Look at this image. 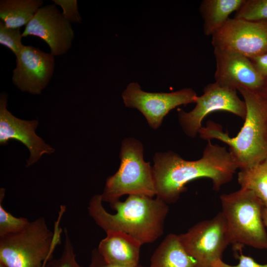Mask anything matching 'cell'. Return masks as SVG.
Returning a JSON list of instances; mask_svg holds the SVG:
<instances>
[{"instance_id":"9","label":"cell","mask_w":267,"mask_h":267,"mask_svg":"<svg viewBox=\"0 0 267 267\" xmlns=\"http://www.w3.org/2000/svg\"><path fill=\"white\" fill-rule=\"evenodd\" d=\"M194 108L189 112L180 110L178 121L184 133L194 138L202 127L204 118L217 111L230 112L244 120L246 105L237 94L236 90L222 87L216 83L207 85L203 93L197 96Z\"/></svg>"},{"instance_id":"11","label":"cell","mask_w":267,"mask_h":267,"mask_svg":"<svg viewBox=\"0 0 267 267\" xmlns=\"http://www.w3.org/2000/svg\"><path fill=\"white\" fill-rule=\"evenodd\" d=\"M22 37L33 36L46 43L50 53L59 56L71 48L74 32L71 23L66 20L55 4L41 7L27 24Z\"/></svg>"},{"instance_id":"12","label":"cell","mask_w":267,"mask_h":267,"mask_svg":"<svg viewBox=\"0 0 267 267\" xmlns=\"http://www.w3.org/2000/svg\"><path fill=\"white\" fill-rule=\"evenodd\" d=\"M54 56L31 45H25L16 57L12 80L20 90L39 94L47 86L54 70Z\"/></svg>"},{"instance_id":"19","label":"cell","mask_w":267,"mask_h":267,"mask_svg":"<svg viewBox=\"0 0 267 267\" xmlns=\"http://www.w3.org/2000/svg\"><path fill=\"white\" fill-rule=\"evenodd\" d=\"M237 180L241 188L252 191L267 208V158L254 166L241 170Z\"/></svg>"},{"instance_id":"15","label":"cell","mask_w":267,"mask_h":267,"mask_svg":"<svg viewBox=\"0 0 267 267\" xmlns=\"http://www.w3.org/2000/svg\"><path fill=\"white\" fill-rule=\"evenodd\" d=\"M97 248L108 264L118 267H136L139 265L142 244L132 236L122 231L109 230Z\"/></svg>"},{"instance_id":"22","label":"cell","mask_w":267,"mask_h":267,"mask_svg":"<svg viewBox=\"0 0 267 267\" xmlns=\"http://www.w3.org/2000/svg\"><path fill=\"white\" fill-rule=\"evenodd\" d=\"M22 35L20 28H11L0 22V44L10 50L17 57L25 45L22 43Z\"/></svg>"},{"instance_id":"8","label":"cell","mask_w":267,"mask_h":267,"mask_svg":"<svg viewBox=\"0 0 267 267\" xmlns=\"http://www.w3.org/2000/svg\"><path fill=\"white\" fill-rule=\"evenodd\" d=\"M215 50L251 58L267 52V21L229 18L212 36Z\"/></svg>"},{"instance_id":"21","label":"cell","mask_w":267,"mask_h":267,"mask_svg":"<svg viewBox=\"0 0 267 267\" xmlns=\"http://www.w3.org/2000/svg\"><path fill=\"white\" fill-rule=\"evenodd\" d=\"M234 18L250 21H267V0H245Z\"/></svg>"},{"instance_id":"26","label":"cell","mask_w":267,"mask_h":267,"mask_svg":"<svg viewBox=\"0 0 267 267\" xmlns=\"http://www.w3.org/2000/svg\"><path fill=\"white\" fill-rule=\"evenodd\" d=\"M249 59L260 75L267 80V52Z\"/></svg>"},{"instance_id":"27","label":"cell","mask_w":267,"mask_h":267,"mask_svg":"<svg viewBox=\"0 0 267 267\" xmlns=\"http://www.w3.org/2000/svg\"><path fill=\"white\" fill-rule=\"evenodd\" d=\"M89 267H118L107 263L97 249H94L91 253V261ZM136 267H143L138 265Z\"/></svg>"},{"instance_id":"23","label":"cell","mask_w":267,"mask_h":267,"mask_svg":"<svg viewBox=\"0 0 267 267\" xmlns=\"http://www.w3.org/2000/svg\"><path fill=\"white\" fill-rule=\"evenodd\" d=\"M64 233L65 240L61 256L58 259L49 260L45 267H81L76 261L73 246L65 227Z\"/></svg>"},{"instance_id":"24","label":"cell","mask_w":267,"mask_h":267,"mask_svg":"<svg viewBox=\"0 0 267 267\" xmlns=\"http://www.w3.org/2000/svg\"><path fill=\"white\" fill-rule=\"evenodd\" d=\"M52 1L55 5L61 7L62 14L68 22L75 23L82 22L77 0H52Z\"/></svg>"},{"instance_id":"3","label":"cell","mask_w":267,"mask_h":267,"mask_svg":"<svg viewBox=\"0 0 267 267\" xmlns=\"http://www.w3.org/2000/svg\"><path fill=\"white\" fill-rule=\"evenodd\" d=\"M237 90L246 105L244 124L236 136L231 137L221 125L208 121L199 132L207 141L217 139L227 144L228 151L240 170L251 168L267 158V92Z\"/></svg>"},{"instance_id":"13","label":"cell","mask_w":267,"mask_h":267,"mask_svg":"<svg viewBox=\"0 0 267 267\" xmlns=\"http://www.w3.org/2000/svg\"><path fill=\"white\" fill-rule=\"evenodd\" d=\"M214 53L216 62L215 83L235 90L242 88L254 92H267V80L260 75L249 58L215 50Z\"/></svg>"},{"instance_id":"14","label":"cell","mask_w":267,"mask_h":267,"mask_svg":"<svg viewBox=\"0 0 267 267\" xmlns=\"http://www.w3.org/2000/svg\"><path fill=\"white\" fill-rule=\"evenodd\" d=\"M6 93L0 95V144L3 145L10 139L19 141L29 149L30 157L26 167L36 163L44 154H51L55 150L36 133L38 126L37 120H24L19 119L7 109Z\"/></svg>"},{"instance_id":"18","label":"cell","mask_w":267,"mask_h":267,"mask_svg":"<svg viewBox=\"0 0 267 267\" xmlns=\"http://www.w3.org/2000/svg\"><path fill=\"white\" fill-rule=\"evenodd\" d=\"M42 0H1L0 18L8 27L20 28L31 20L43 6Z\"/></svg>"},{"instance_id":"6","label":"cell","mask_w":267,"mask_h":267,"mask_svg":"<svg viewBox=\"0 0 267 267\" xmlns=\"http://www.w3.org/2000/svg\"><path fill=\"white\" fill-rule=\"evenodd\" d=\"M118 171L106 179L103 202L111 204L124 195H156L152 166L143 158V146L138 140L128 137L121 143Z\"/></svg>"},{"instance_id":"10","label":"cell","mask_w":267,"mask_h":267,"mask_svg":"<svg viewBox=\"0 0 267 267\" xmlns=\"http://www.w3.org/2000/svg\"><path fill=\"white\" fill-rule=\"evenodd\" d=\"M122 96L127 107L139 110L149 126L156 130L171 110L181 105L195 103L198 96L190 88L171 92H146L134 82L128 85Z\"/></svg>"},{"instance_id":"7","label":"cell","mask_w":267,"mask_h":267,"mask_svg":"<svg viewBox=\"0 0 267 267\" xmlns=\"http://www.w3.org/2000/svg\"><path fill=\"white\" fill-rule=\"evenodd\" d=\"M178 235L184 249L194 260V267H212L215 261L222 259L224 251L231 244L226 220L222 212Z\"/></svg>"},{"instance_id":"5","label":"cell","mask_w":267,"mask_h":267,"mask_svg":"<svg viewBox=\"0 0 267 267\" xmlns=\"http://www.w3.org/2000/svg\"><path fill=\"white\" fill-rule=\"evenodd\" d=\"M231 244L267 249L263 203L251 190L240 189L220 196Z\"/></svg>"},{"instance_id":"16","label":"cell","mask_w":267,"mask_h":267,"mask_svg":"<svg viewBox=\"0 0 267 267\" xmlns=\"http://www.w3.org/2000/svg\"><path fill=\"white\" fill-rule=\"evenodd\" d=\"M194 260L182 245L178 235L168 234L154 251L150 267H194Z\"/></svg>"},{"instance_id":"20","label":"cell","mask_w":267,"mask_h":267,"mask_svg":"<svg viewBox=\"0 0 267 267\" xmlns=\"http://www.w3.org/2000/svg\"><path fill=\"white\" fill-rule=\"evenodd\" d=\"M4 195V189H0V237L20 232L30 224L24 217H16L6 211L1 204Z\"/></svg>"},{"instance_id":"25","label":"cell","mask_w":267,"mask_h":267,"mask_svg":"<svg viewBox=\"0 0 267 267\" xmlns=\"http://www.w3.org/2000/svg\"><path fill=\"white\" fill-rule=\"evenodd\" d=\"M234 249L239 251V254L235 252L236 257L239 260L237 265H230L223 262L222 259H219L213 264L212 267H267V263L259 264L251 257L243 255L242 252V245H235Z\"/></svg>"},{"instance_id":"2","label":"cell","mask_w":267,"mask_h":267,"mask_svg":"<svg viewBox=\"0 0 267 267\" xmlns=\"http://www.w3.org/2000/svg\"><path fill=\"white\" fill-rule=\"evenodd\" d=\"M101 194L90 199L88 213L95 223L105 232L117 230L134 237L141 243L154 242L163 233L168 204L160 198L130 195L124 201L111 204L115 214L108 213L103 205Z\"/></svg>"},{"instance_id":"28","label":"cell","mask_w":267,"mask_h":267,"mask_svg":"<svg viewBox=\"0 0 267 267\" xmlns=\"http://www.w3.org/2000/svg\"><path fill=\"white\" fill-rule=\"evenodd\" d=\"M263 219L265 225L267 228V208L265 207L263 212Z\"/></svg>"},{"instance_id":"1","label":"cell","mask_w":267,"mask_h":267,"mask_svg":"<svg viewBox=\"0 0 267 267\" xmlns=\"http://www.w3.org/2000/svg\"><path fill=\"white\" fill-rule=\"evenodd\" d=\"M153 160L156 196L168 204L176 202L186 190V184L197 178H210L213 189L219 191L232 179L238 169L226 147L213 144L210 140L199 159L186 160L169 151L155 153Z\"/></svg>"},{"instance_id":"30","label":"cell","mask_w":267,"mask_h":267,"mask_svg":"<svg viewBox=\"0 0 267 267\" xmlns=\"http://www.w3.org/2000/svg\"><path fill=\"white\" fill-rule=\"evenodd\" d=\"M0 267H5L1 264H0Z\"/></svg>"},{"instance_id":"17","label":"cell","mask_w":267,"mask_h":267,"mask_svg":"<svg viewBox=\"0 0 267 267\" xmlns=\"http://www.w3.org/2000/svg\"><path fill=\"white\" fill-rule=\"evenodd\" d=\"M245 0H204L200 11L204 20V34L213 36L229 18L233 12L237 11Z\"/></svg>"},{"instance_id":"29","label":"cell","mask_w":267,"mask_h":267,"mask_svg":"<svg viewBox=\"0 0 267 267\" xmlns=\"http://www.w3.org/2000/svg\"><path fill=\"white\" fill-rule=\"evenodd\" d=\"M48 260H50V259L49 258H47L46 259L44 262H43V264H42V266L41 267H46V265L48 261Z\"/></svg>"},{"instance_id":"4","label":"cell","mask_w":267,"mask_h":267,"mask_svg":"<svg viewBox=\"0 0 267 267\" xmlns=\"http://www.w3.org/2000/svg\"><path fill=\"white\" fill-rule=\"evenodd\" d=\"M65 211V206L60 205L53 231L45 219L39 217L23 231L0 237V264L5 267H41L60 242L59 224Z\"/></svg>"}]
</instances>
